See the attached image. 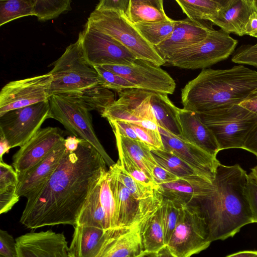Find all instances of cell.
Here are the masks:
<instances>
[{"label": "cell", "mask_w": 257, "mask_h": 257, "mask_svg": "<svg viewBox=\"0 0 257 257\" xmlns=\"http://www.w3.org/2000/svg\"><path fill=\"white\" fill-rule=\"evenodd\" d=\"M106 163L101 154L82 139L77 150H66L45 185L27 199L20 222L36 229L60 224L74 227L88 193Z\"/></svg>", "instance_id": "6da1fadb"}, {"label": "cell", "mask_w": 257, "mask_h": 257, "mask_svg": "<svg viewBox=\"0 0 257 257\" xmlns=\"http://www.w3.org/2000/svg\"><path fill=\"white\" fill-rule=\"evenodd\" d=\"M247 179L239 165L220 164L212 182L213 192L191 204L204 218L210 242L232 237L242 227L252 223L244 192Z\"/></svg>", "instance_id": "7a4b0ae2"}, {"label": "cell", "mask_w": 257, "mask_h": 257, "mask_svg": "<svg viewBox=\"0 0 257 257\" xmlns=\"http://www.w3.org/2000/svg\"><path fill=\"white\" fill-rule=\"evenodd\" d=\"M257 89V71L235 65L203 69L181 89L184 109L197 113L240 104Z\"/></svg>", "instance_id": "3957f363"}, {"label": "cell", "mask_w": 257, "mask_h": 257, "mask_svg": "<svg viewBox=\"0 0 257 257\" xmlns=\"http://www.w3.org/2000/svg\"><path fill=\"white\" fill-rule=\"evenodd\" d=\"M50 72L52 81L49 97L54 94L79 92L101 83L97 71L85 57L79 37L66 48Z\"/></svg>", "instance_id": "277c9868"}, {"label": "cell", "mask_w": 257, "mask_h": 257, "mask_svg": "<svg viewBox=\"0 0 257 257\" xmlns=\"http://www.w3.org/2000/svg\"><path fill=\"white\" fill-rule=\"evenodd\" d=\"M86 24L117 41L137 59L149 61L159 66L166 64L154 47L143 37L124 12L94 10L90 14Z\"/></svg>", "instance_id": "5b68a950"}, {"label": "cell", "mask_w": 257, "mask_h": 257, "mask_svg": "<svg viewBox=\"0 0 257 257\" xmlns=\"http://www.w3.org/2000/svg\"><path fill=\"white\" fill-rule=\"evenodd\" d=\"M198 113L214 135L220 151L243 149L248 135L257 123V115L239 104Z\"/></svg>", "instance_id": "8992f818"}, {"label": "cell", "mask_w": 257, "mask_h": 257, "mask_svg": "<svg viewBox=\"0 0 257 257\" xmlns=\"http://www.w3.org/2000/svg\"><path fill=\"white\" fill-rule=\"evenodd\" d=\"M49 100L50 118L59 121L73 136L90 144L101 154L109 167L115 163L96 136L90 111L85 105L68 93L51 95Z\"/></svg>", "instance_id": "52a82bcc"}, {"label": "cell", "mask_w": 257, "mask_h": 257, "mask_svg": "<svg viewBox=\"0 0 257 257\" xmlns=\"http://www.w3.org/2000/svg\"><path fill=\"white\" fill-rule=\"evenodd\" d=\"M237 43V40L221 29H214L203 41L178 51L165 62L183 69H204L226 59Z\"/></svg>", "instance_id": "ba28073f"}, {"label": "cell", "mask_w": 257, "mask_h": 257, "mask_svg": "<svg viewBox=\"0 0 257 257\" xmlns=\"http://www.w3.org/2000/svg\"><path fill=\"white\" fill-rule=\"evenodd\" d=\"M204 218L197 206L182 204L177 225L167 244L177 257H191L210 245Z\"/></svg>", "instance_id": "9c48e42d"}, {"label": "cell", "mask_w": 257, "mask_h": 257, "mask_svg": "<svg viewBox=\"0 0 257 257\" xmlns=\"http://www.w3.org/2000/svg\"><path fill=\"white\" fill-rule=\"evenodd\" d=\"M49 100L12 110L0 116V134L11 148L22 147L50 118Z\"/></svg>", "instance_id": "30bf717a"}, {"label": "cell", "mask_w": 257, "mask_h": 257, "mask_svg": "<svg viewBox=\"0 0 257 257\" xmlns=\"http://www.w3.org/2000/svg\"><path fill=\"white\" fill-rule=\"evenodd\" d=\"M152 93V92L140 88L119 92V98L109 105L101 115L108 121H125L159 131L150 104Z\"/></svg>", "instance_id": "8fae6325"}, {"label": "cell", "mask_w": 257, "mask_h": 257, "mask_svg": "<svg viewBox=\"0 0 257 257\" xmlns=\"http://www.w3.org/2000/svg\"><path fill=\"white\" fill-rule=\"evenodd\" d=\"M110 187L116 202L117 227H131L139 224L161 206L164 197L158 190L154 196L136 199L119 181L117 163L107 170Z\"/></svg>", "instance_id": "7c38bea8"}, {"label": "cell", "mask_w": 257, "mask_h": 257, "mask_svg": "<svg viewBox=\"0 0 257 257\" xmlns=\"http://www.w3.org/2000/svg\"><path fill=\"white\" fill-rule=\"evenodd\" d=\"M85 57L92 65H132L137 58L125 47L111 37L86 24L79 33Z\"/></svg>", "instance_id": "4fadbf2b"}, {"label": "cell", "mask_w": 257, "mask_h": 257, "mask_svg": "<svg viewBox=\"0 0 257 257\" xmlns=\"http://www.w3.org/2000/svg\"><path fill=\"white\" fill-rule=\"evenodd\" d=\"M52 81L49 72L6 84L0 92V116L9 111L48 100Z\"/></svg>", "instance_id": "5bb4252c"}, {"label": "cell", "mask_w": 257, "mask_h": 257, "mask_svg": "<svg viewBox=\"0 0 257 257\" xmlns=\"http://www.w3.org/2000/svg\"><path fill=\"white\" fill-rule=\"evenodd\" d=\"M103 68L117 74L138 88L164 94H172L176 83L160 66L149 61L136 59L131 65H104Z\"/></svg>", "instance_id": "9a60e30c"}, {"label": "cell", "mask_w": 257, "mask_h": 257, "mask_svg": "<svg viewBox=\"0 0 257 257\" xmlns=\"http://www.w3.org/2000/svg\"><path fill=\"white\" fill-rule=\"evenodd\" d=\"M64 139L58 127L40 128L12 157L13 167L18 177L42 161Z\"/></svg>", "instance_id": "2e32d148"}, {"label": "cell", "mask_w": 257, "mask_h": 257, "mask_svg": "<svg viewBox=\"0 0 257 257\" xmlns=\"http://www.w3.org/2000/svg\"><path fill=\"white\" fill-rule=\"evenodd\" d=\"M164 150L180 158L197 171L203 178L212 183L220 163L216 157L197 146L159 127Z\"/></svg>", "instance_id": "e0dca14e"}, {"label": "cell", "mask_w": 257, "mask_h": 257, "mask_svg": "<svg viewBox=\"0 0 257 257\" xmlns=\"http://www.w3.org/2000/svg\"><path fill=\"white\" fill-rule=\"evenodd\" d=\"M212 24L209 21L196 20L188 18L176 20L171 35L154 48L165 61L178 51L203 41L214 29Z\"/></svg>", "instance_id": "ac0fdd59"}, {"label": "cell", "mask_w": 257, "mask_h": 257, "mask_svg": "<svg viewBox=\"0 0 257 257\" xmlns=\"http://www.w3.org/2000/svg\"><path fill=\"white\" fill-rule=\"evenodd\" d=\"M16 241L17 257H71L63 233L51 230L27 233Z\"/></svg>", "instance_id": "d6986e66"}, {"label": "cell", "mask_w": 257, "mask_h": 257, "mask_svg": "<svg viewBox=\"0 0 257 257\" xmlns=\"http://www.w3.org/2000/svg\"><path fill=\"white\" fill-rule=\"evenodd\" d=\"M66 150L64 139L42 161L18 177L17 193L20 197L29 199L45 185L58 167Z\"/></svg>", "instance_id": "ffe728a7"}, {"label": "cell", "mask_w": 257, "mask_h": 257, "mask_svg": "<svg viewBox=\"0 0 257 257\" xmlns=\"http://www.w3.org/2000/svg\"><path fill=\"white\" fill-rule=\"evenodd\" d=\"M139 224L108 229L107 237L96 257L137 256L141 254L143 251Z\"/></svg>", "instance_id": "44dd1931"}, {"label": "cell", "mask_w": 257, "mask_h": 257, "mask_svg": "<svg viewBox=\"0 0 257 257\" xmlns=\"http://www.w3.org/2000/svg\"><path fill=\"white\" fill-rule=\"evenodd\" d=\"M214 189L212 183L202 177L179 178L159 185L158 191L163 197L182 204L190 205L205 197Z\"/></svg>", "instance_id": "7402d4cb"}, {"label": "cell", "mask_w": 257, "mask_h": 257, "mask_svg": "<svg viewBox=\"0 0 257 257\" xmlns=\"http://www.w3.org/2000/svg\"><path fill=\"white\" fill-rule=\"evenodd\" d=\"M257 11L255 0H224L217 16L211 22L224 32L243 36L249 16Z\"/></svg>", "instance_id": "603a6c76"}, {"label": "cell", "mask_w": 257, "mask_h": 257, "mask_svg": "<svg viewBox=\"0 0 257 257\" xmlns=\"http://www.w3.org/2000/svg\"><path fill=\"white\" fill-rule=\"evenodd\" d=\"M179 116L184 140L216 157L220 151L218 143L211 131L201 121L199 114L180 108Z\"/></svg>", "instance_id": "cb8c5ba5"}, {"label": "cell", "mask_w": 257, "mask_h": 257, "mask_svg": "<svg viewBox=\"0 0 257 257\" xmlns=\"http://www.w3.org/2000/svg\"><path fill=\"white\" fill-rule=\"evenodd\" d=\"M108 230L76 224L69 247L71 257H96L107 237Z\"/></svg>", "instance_id": "d4e9b609"}, {"label": "cell", "mask_w": 257, "mask_h": 257, "mask_svg": "<svg viewBox=\"0 0 257 257\" xmlns=\"http://www.w3.org/2000/svg\"><path fill=\"white\" fill-rule=\"evenodd\" d=\"M150 102L159 127L184 140L180 108L175 106L166 94L152 92Z\"/></svg>", "instance_id": "484cf974"}, {"label": "cell", "mask_w": 257, "mask_h": 257, "mask_svg": "<svg viewBox=\"0 0 257 257\" xmlns=\"http://www.w3.org/2000/svg\"><path fill=\"white\" fill-rule=\"evenodd\" d=\"M139 232L143 252L157 253L166 245L159 208L139 223Z\"/></svg>", "instance_id": "4316f807"}, {"label": "cell", "mask_w": 257, "mask_h": 257, "mask_svg": "<svg viewBox=\"0 0 257 257\" xmlns=\"http://www.w3.org/2000/svg\"><path fill=\"white\" fill-rule=\"evenodd\" d=\"M98 180L87 195L78 217L76 224L108 230L110 227L105 210L100 199Z\"/></svg>", "instance_id": "83f0119b"}, {"label": "cell", "mask_w": 257, "mask_h": 257, "mask_svg": "<svg viewBox=\"0 0 257 257\" xmlns=\"http://www.w3.org/2000/svg\"><path fill=\"white\" fill-rule=\"evenodd\" d=\"M126 15L134 24L167 20L162 0H130Z\"/></svg>", "instance_id": "f1b7e54d"}, {"label": "cell", "mask_w": 257, "mask_h": 257, "mask_svg": "<svg viewBox=\"0 0 257 257\" xmlns=\"http://www.w3.org/2000/svg\"><path fill=\"white\" fill-rule=\"evenodd\" d=\"M115 140H118L132 159L138 165L146 175L153 181V171L158 165L151 149L141 141H137L120 136L112 130Z\"/></svg>", "instance_id": "f546056e"}, {"label": "cell", "mask_w": 257, "mask_h": 257, "mask_svg": "<svg viewBox=\"0 0 257 257\" xmlns=\"http://www.w3.org/2000/svg\"><path fill=\"white\" fill-rule=\"evenodd\" d=\"M18 175L13 167L0 162V213L9 211L19 201Z\"/></svg>", "instance_id": "4dcf8cb0"}, {"label": "cell", "mask_w": 257, "mask_h": 257, "mask_svg": "<svg viewBox=\"0 0 257 257\" xmlns=\"http://www.w3.org/2000/svg\"><path fill=\"white\" fill-rule=\"evenodd\" d=\"M75 97L89 110H96L101 114L114 100V94L101 83L79 92L67 93Z\"/></svg>", "instance_id": "1f68e13d"}, {"label": "cell", "mask_w": 257, "mask_h": 257, "mask_svg": "<svg viewBox=\"0 0 257 257\" xmlns=\"http://www.w3.org/2000/svg\"><path fill=\"white\" fill-rule=\"evenodd\" d=\"M187 18L211 22L217 16L224 0H177Z\"/></svg>", "instance_id": "d6a6232c"}, {"label": "cell", "mask_w": 257, "mask_h": 257, "mask_svg": "<svg viewBox=\"0 0 257 257\" xmlns=\"http://www.w3.org/2000/svg\"><path fill=\"white\" fill-rule=\"evenodd\" d=\"M151 153L159 165L179 178L198 177L204 178L191 166L171 152L165 150H151Z\"/></svg>", "instance_id": "836d02e7"}, {"label": "cell", "mask_w": 257, "mask_h": 257, "mask_svg": "<svg viewBox=\"0 0 257 257\" xmlns=\"http://www.w3.org/2000/svg\"><path fill=\"white\" fill-rule=\"evenodd\" d=\"M176 20H167L150 23L134 24L143 37L152 46L155 47L165 41L171 35Z\"/></svg>", "instance_id": "e575fe53"}, {"label": "cell", "mask_w": 257, "mask_h": 257, "mask_svg": "<svg viewBox=\"0 0 257 257\" xmlns=\"http://www.w3.org/2000/svg\"><path fill=\"white\" fill-rule=\"evenodd\" d=\"M35 16L34 0H1L0 26L18 18Z\"/></svg>", "instance_id": "d590c367"}, {"label": "cell", "mask_w": 257, "mask_h": 257, "mask_svg": "<svg viewBox=\"0 0 257 257\" xmlns=\"http://www.w3.org/2000/svg\"><path fill=\"white\" fill-rule=\"evenodd\" d=\"M115 140L119 157L118 161L122 170L128 176L145 186L158 190L159 186L146 175L130 156L119 142L117 140Z\"/></svg>", "instance_id": "8d00e7d4"}, {"label": "cell", "mask_w": 257, "mask_h": 257, "mask_svg": "<svg viewBox=\"0 0 257 257\" xmlns=\"http://www.w3.org/2000/svg\"><path fill=\"white\" fill-rule=\"evenodd\" d=\"M70 0H34V13L39 21L58 17L72 10Z\"/></svg>", "instance_id": "74e56055"}, {"label": "cell", "mask_w": 257, "mask_h": 257, "mask_svg": "<svg viewBox=\"0 0 257 257\" xmlns=\"http://www.w3.org/2000/svg\"><path fill=\"white\" fill-rule=\"evenodd\" d=\"M182 204L175 201L164 198L159 208L166 245L167 244L178 222Z\"/></svg>", "instance_id": "f35d334b"}, {"label": "cell", "mask_w": 257, "mask_h": 257, "mask_svg": "<svg viewBox=\"0 0 257 257\" xmlns=\"http://www.w3.org/2000/svg\"><path fill=\"white\" fill-rule=\"evenodd\" d=\"M94 67L99 75L101 83L109 90L112 89L119 93L130 89L138 88L136 86L117 74L101 66Z\"/></svg>", "instance_id": "ab89813d"}, {"label": "cell", "mask_w": 257, "mask_h": 257, "mask_svg": "<svg viewBox=\"0 0 257 257\" xmlns=\"http://www.w3.org/2000/svg\"><path fill=\"white\" fill-rule=\"evenodd\" d=\"M117 174L119 181L131 194L138 200H144L155 195L158 190L145 186L126 174L117 161Z\"/></svg>", "instance_id": "60d3db41"}, {"label": "cell", "mask_w": 257, "mask_h": 257, "mask_svg": "<svg viewBox=\"0 0 257 257\" xmlns=\"http://www.w3.org/2000/svg\"><path fill=\"white\" fill-rule=\"evenodd\" d=\"M140 141L146 144L151 150H164L159 131L148 129L130 123Z\"/></svg>", "instance_id": "b9f144b4"}, {"label": "cell", "mask_w": 257, "mask_h": 257, "mask_svg": "<svg viewBox=\"0 0 257 257\" xmlns=\"http://www.w3.org/2000/svg\"><path fill=\"white\" fill-rule=\"evenodd\" d=\"M231 60L238 64L250 65L257 68V47L254 45L241 46L234 54Z\"/></svg>", "instance_id": "7bdbcfd3"}, {"label": "cell", "mask_w": 257, "mask_h": 257, "mask_svg": "<svg viewBox=\"0 0 257 257\" xmlns=\"http://www.w3.org/2000/svg\"><path fill=\"white\" fill-rule=\"evenodd\" d=\"M252 215V223H257V178L250 172L244 190Z\"/></svg>", "instance_id": "ee69618b"}, {"label": "cell", "mask_w": 257, "mask_h": 257, "mask_svg": "<svg viewBox=\"0 0 257 257\" xmlns=\"http://www.w3.org/2000/svg\"><path fill=\"white\" fill-rule=\"evenodd\" d=\"M0 256L17 257L16 241L8 232L0 230Z\"/></svg>", "instance_id": "f6af8a7d"}, {"label": "cell", "mask_w": 257, "mask_h": 257, "mask_svg": "<svg viewBox=\"0 0 257 257\" xmlns=\"http://www.w3.org/2000/svg\"><path fill=\"white\" fill-rule=\"evenodd\" d=\"M112 130H115L118 134L131 139L140 141L130 122L121 120L108 121Z\"/></svg>", "instance_id": "bcb514c9"}, {"label": "cell", "mask_w": 257, "mask_h": 257, "mask_svg": "<svg viewBox=\"0 0 257 257\" xmlns=\"http://www.w3.org/2000/svg\"><path fill=\"white\" fill-rule=\"evenodd\" d=\"M130 0H101L96 6V10H117L126 14Z\"/></svg>", "instance_id": "7dc6e473"}, {"label": "cell", "mask_w": 257, "mask_h": 257, "mask_svg": "<svg viewBox=\"0 0 257 257\" xmlns=\"http://www.w3.org/2000/svg\"><path fill=\"white\" fill-rule=\"evenodd\" d=\"M153 181L158 186L170 183L179 179L171 172L158 164L153 171Z\"/></svg>", "instance_id": "c3c4849f"}, {"label": "cell", "mask_w": 257, "mask_h": 257, "mask_svg": "<svg viewBox=\"0 0 257 257\" xmlns=\"http://www.w3.org/2000/svg\"><path fill=\"white\" fill-rule=\"evenodd\" d=\"M243 149L253 154L257 157V123L248 135Z\"/></svg>", "instance_id": "681fc988"}, {"label": "cell", "mask_w": 257, "mask_h": 257, "mask_svg": "<svg viewBox=\"0 0 257 257\" xmlns=\"http://www.w3.org/2000/svg\"><path fill=\"white\" fill-rule=\"evenodd\" d=\"M244 35L257 38V11L249 16L243 29Z\"/></svg>", "instance_id": "f907efd6"}, {"label": "cell", "mask_w": 257, "mask_h": 257, "mask_svg": "<svg viewBox=\"0 0 257 257\" xmlns=\"http://www.w3.org/2000/svg\"><path fill=\"white\" fill-rule=\"evenodd\" d=\"M239 105L257 115V89L252 91Z\"/></svg>", "instance_id": "816d5d0a"}, {"label": "cell", "mask_w": 257, "mask_h": 257, "mask_svg": "<svg viewBox=\"0 0 257 257\" xmlns=\"http://www.w3.org/2000/svg\"><path fill=\"white\" fill-rule=\"evenodd\" d=\"M82 139L75 136H70L65 139V146L67 150L74 152L77 150Z\"/></svg>", "instance_id": "f5cc1de1"}, {"label": "cell", "mask_w": 257, "mask_h": 257, "mask_svg": "<svg viewBox=\"0 0 257 257\" xmlns=\"http://www.w3.org/2000/svg\"><path fill=\"white\" fill-rule=\"evenodd\" d=\"M0 162H1L3 161V155L5 153H8L11 148L9 142L5 137L2 134H0Z\"/></svg>", "instance_id": "db71d44e"}, {"label": "cell", "mask_w": 257, "mask_h": 257, "mask_svg": "<svg viewBox=\"0 0 257 257\" xmlns=\"http://www.w3.org/2000/svg\"><path fill=\"white\" fill-rule=\"evenodd\" d=\"M226 257H257V251H241L231 254Z\"/></svg>", "instance_id": "11a10c76"}, {"label": "cell", "mask_w": 257, "mask_h": 257, "mask_svg": "<svg viewBox=\"0 0 257 257\" xmlns=\"http://www.w3.org/2000/svg\"><path fill=\"white\" fill-rule=\"evenodd\" d=\"M156 255L157 257H177L171 252L167 245L156 253Z\"/></svg>", "instance_id": "9f6ffc18"}, {"label": "cell", "mask_w": 257, "mask_h": 257, "mask_svg": "<svg viewBox=\"0 0 257 257\" xmlns=\"http://www.w3.org/2000/svg\"><path fill=\"white\" fill-rule=\"evenodd\" d=\"M136 257H157V256L156 255V253L144 252H142L141 254H140V255H139Z\"/></svg>", "instance_id": "6f0895ef"}, {"label": "cell", "mask_w": 257, "mask_h": 257, "mask_svg": "<svg viewBox=\"0 0 257 257\" xmlns=\"http://www.w3.org/2000/svg\"><path fill=\"white\" fill-rule=\"evenodd\" d=\"M251 173L257 178V165L251 169Z\"/></svg>", "instance_id": "680465c9"}, {"label": "cell", "mask_w": 257, "mask_h": 257, "mask_svg": "<svg viewBox=\"0 0 257 257\" xmlns=\"http://www.w3.org/2000/svg\"><path fill=\"white\" fill-rule=\"evenodd\" d=\"M254 45L257 47V43Z\"/></svg>", "instance_id": "91938a15"}, {"label": "cell", "mask_w": 257, "mask_h": 257, "mask_svg": "<svg viewBox=\"0 0 257 257\" xmlns=\"http://www.w3.org/2000/svg\"><path fill=\"white\" fill-rule=\"evenodd\" d=\"M129 257H136V256H129Z\"/></svg>", "instance_id": "94428289"}, {"label": "cell", "mask_w": 257, "mask_h": 257, "mask_svg": "<svg viewBox=\"0 0 257 257\" xmlns=\"http://www.w3.org/2000/svg\"><path fill=\"white\" fill-rule=\"evenodd\" d=\"M0 257H3V256H0Z\"/></svg>", "instance_id": "6125c7cd"}]
</instances>
